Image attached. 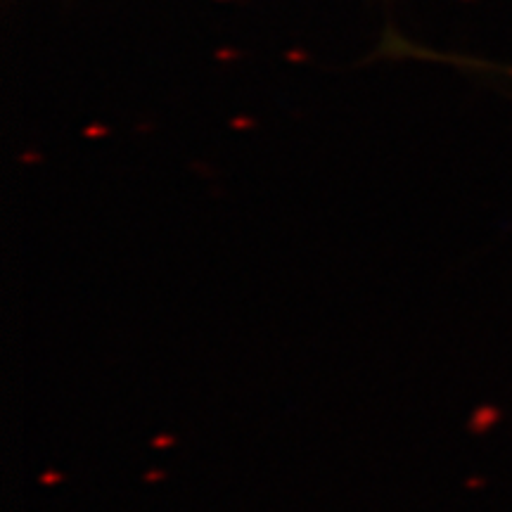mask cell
Wrapping results in <instances>:
<instances>
[]
</instances>
